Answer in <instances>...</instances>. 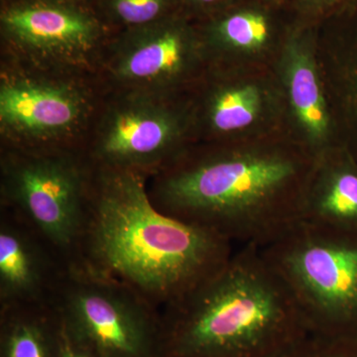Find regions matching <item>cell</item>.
Masks as SVG:
<instances>
[{
	"instance_id": "1",
	"label": "cell",
	"mask_w": 357,
	"mask_h": 357,
	"mask_svg": "<svg viewBox=\"0 0 357 357\" xmlns=\"http://www.w3.org/2000/svg\"><path fill=\"white\" fill-rule=\"evenodd\" d=\"M147 177L93 165L77 264L126 284L162 310L220 271L234 250L210 230L162 213Z\"/></svg>"
},
{
	"instance_id": "2",
	"label": "cell",
	"mask_w": 357,
	"mask_h": 357,
	"mask_svg": "<svg viewBox=\"0 0 357 357\" xmlns=\"http://www.w3.org/2000/svg\"><path fill=\"white\" fill-rule=\"evenodd\" d=\"M314 167L273 150L222 152L174 161L148 192L169 217L262 248L302 220Z\"/></svg>"
},
{
	"instance_id": "3",
	"label": "cell",
	"mask_w": 357,
	"mask_h": 357,
	"mask_svg": "<svg viewBox=\"0 0 357 357\" xmlns=\"http://www.w3.org/2000/svg\"><path fill=\"white\" fill-rule=\"evenodd\" d=\"M307 335L280 275L261 249L244 245L161 310L160 357H279Z\"/></svg>"
},
{
	"instance_id": "4",
	"label": "cell",
	"mask_w": 357,
	"mask_h": 357,
	"mask_svg": "<svg viewBox=\"0 0 357 357\" xmlns=\"http://www.w3.org/2000/svg\"><path fill=\"white\" fill-rule=\"evenodd\" d=\"M260 249L309 335L357 340V234L301 220Z\"/></svg>"
},
{
	"instance_id": "5",
	"label": "cell",
	"mask_w": 357,
	"mask_h": 357,
	"mask_svg": "<svg viewBox=\"0 0 357 357\" xmlns=\"http://www.w3.org/2000/svg\"><path fill=\"white\" fill-rule=\"evenodd\" d=\"M91 174V163L66 150H13L1 161V208L76 265Z\"/></svg>"
},
{
	"instance_id": "6",
	"label": "cell",
	"mask_w": 357,
	"mask_h": 357,
	"mask_svg": "<svg viewBox=\"0 0 357 357\" xmlns=\"http://www.w3.org/2000/svg\"><path fill=\"white\" fill-rule=\"evenodd\" d=\"M54 306L98 357H160L161 310L121 282L72 265Z\"/></svg>"
},
{
	"instance_id": "7",
	"label": "cell",
	"mask_w": 357,
	"mask_h": 357,
	"mask_svg": "<svg viewBox=\"0 0 357 357\" xmlns=\"http://www.w3.org/2000/svg\"><path fill=\"white\" fill-rule=\"evenodd\" d=\"M181 132V117L165 103L155 96H131L103 119L93 165L156 175L175 161Z\"/></svg>"
},
{
	"instance_id": "8",
	"label": "cell",
	"mask_w": 357,
	"mask_h": 357,
	"mask_svg": "<svg viewBox=\"0 0 357 357\" xmlns=\"http://www.w3.org/2000/svg\"><path fill=\"white\" fill-rule=\"evenodd\" d=\"M89 103L83 89L66 82L28 77H2L0 126L17 149H57L88 117Z\"/></svg>"
},
{
	"instance_id": "9",
	"label": "cell",
	"mask_w": 357,
	"mask_h": 357,
	"mask_svg": "<svg viewBox=\"0 0 357 357\" xmlns=\"http://www.w3.org/2000/svg\"><path fill=\"white\" fill-rule=\"evenodd\" d=\"M4 35L27 57L55 65L84 64L100 37L98 21L59 2H23L1 14Z\"/></svg>"
},
{
	"instance_id": "10",
	"label": "cell",
	"mask_w": 357,
	"mask_h": 357,
	"mask_svg": "<svg viewBox=\"0 0 357 357\" xmlns=\"http://www.w3.org/2000/svg\"><path fill=\"white\" fill-rule=\"evenodd\" d=\"M70 265L34 230L0 211V307L54 306Z\"/></svg>"
},
{
	"instance_id": "11",
	"label": "cell",
	"mask_w": 357,
	"mask_h": 357,
	"mask_svg": "<svg viewBox=\"0 0 357 357\" xmlns=\"http://www.w3.org/2000/svg\"><path fill=\"white\" fill-rule=\"evenodd\" d=\"M195 47L184 26L162 18L132 27L117 45L112 70L122 83L156 91L184 74L196 55Z\"/></svg>"
},
{
	"instance_id": "12",
	"label": "cell",
	"mask_w": 357,
	"mask_h": 357,
	"mask_svg": "<svg viewBox=\"0 0 357 357\" xmlns=\"http://www.w3.org/2000/svg\"><path fill=\"white\" fill-rule=\"evenodd\" d=\"M307 185L302 222L357 234V166L319 157Z\"/></svg>"
},
{
	"instance_id": "13",
	"label": "cell",
	"mask_w": 357,
	"mask_h": 357,
	"mask_svg": "<svg viewBox=\"0 0 357 357\" xmlns=\"http://www.w3.org/2000/svg\"><path fill=\"white\" fill-rule=\"evenodd\" d=\"M284 55L286 84L294 114L312 146H324L328 139L330 115L314 57L298 41L290 42Z\"/></svg>"
},
{
	"instance_id": "14",
	"label": "cell",
	"mask_w": 357,
	"mask_h": 357,
	"mask_svg": "<svg viewBox=\"0 0 357 357\" xmlns=\"http://www.w3.org/2000/svg\"><path fill=\"white\" fill-rule=\"evenodd\" d=\"M59 345L55 306L0 307V357H58Z\"/></svg>"
},
{
	"instance_id": "15",
	"label": "cell",
	"mask_w": 357,
	"mask_h": 357,
	"mask_svg": "<svg viewBox=\"0 0 357 357\" xmlns=\"http://www.w3.org/2000/svg\"><path fill=\"white\" fill-rule=\"evenodd\" d=\"M262 96L252 84L218 91L208 105V121L218 132L229 133L248 128L261 109Z\"/></svg>"
},
{
	"instance_id": "16",
	"label": "cell",
	"mask_w": 357,
	"mask_h": 357,
	"mask_svg": "<svg viewBox=\"0 0 357 357\" xmlns=\"http://www.w3.org/2000/svg\"><path fill=\"white\" fill-rule=\"evenodd\" d=\"M217 41L239 50L262 48L270 36L269 23L263 14L239 13L227 16L215 28Z\"/></svg>"
},
{
	"instance_id": "17",
	"label": "cell",
	"mask_w": 357,
	"mask_h": 357,
	"mask_svg": "<svg viewBox=\"0 0 357 357\" xmlns=\"http://www.w3.org/2000/svg\"><path fill=\"white\" fill-rule=\"evenodd\" d=\"M171 3L172 0H107L112 17L131 27L162 20Z\"/></svg>"
},
{
	"instance_id": "18",
	"label": "cell",
	"mask_w": 357,
	"mask_h": 357,
	"mask_svg": "<svg viewBox=\"0 0 357 357\" xmlns=\"http://www.w3.org/2000/svg\"><path fill=\"white\" fill-rule=\"evenodd\" d=\"M279 357H357V340L307 335Z\"/></svg>"
},
{
	"instance_id": "19",
	"label": "cell",
	"mask_w": 357,
	"mask_h": 357,
	"mask_svg": "<svg viewBox=\"0 0 357 357\" xmlns=\"http://www.w3.org/2000/svg\"><path fill=\"white\" fill-rule=\"evenodd\" d=\"M304 6L310 7V8H325L330 7L333 4L338 3L342 0H300Z\"/></svg>"
},
{
	"instance_id": "20",
	"label": "cell",
	"mask_w": 357,
	"mask_h": 357,
	"mask_svg": "<svg viewBox=\"0 0 357 357\" xmlns=\"http://www.w3.org/2000/svg\"><path fill=\"white\" fill-rule=\"evenodd\" d=\"M195 3L199 4V6H211V4L215 3L220 0H192Z\"/></svg>"
},
{
	"instance_id": "21",
	"label": "cell",
	"mask_w": 357,
	"mask_h": 357,
	"mask_svg": "<svg viewBox=\"0 0 357 357\" xmlns=\"http://www.w3.org/2000/svg\"><path fill=\"white\" fill-rule=\"evenodd\" d=\"M356 93H354V95H356L357 96V82H356Z\"/></svg>"
}]
</instances>
